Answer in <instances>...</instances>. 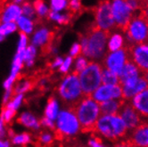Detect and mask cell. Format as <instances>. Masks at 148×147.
I'll use <instances>...</instances> for the list:
<instances>
[{"instance_id": "obj_1", "label": "cell", "mask_w": 148, "mask_h": 147, "mask_svg": "<svg viewBox=\"0 0 148 147\" xmlns=\"http://www.w3.org/2000/svg\"><path fill=\"white\" fill-rule=\"evenodd\" d=\"M109 32L100 30L96 27L80 38L81 53L88 60L102 64L108 54L107 40Z\"/></svg>"}, {"instance_id": "obj_2", "label": "cell", "mask_w": 148, "mask_h": 147, "mask_svg": "<svg viewBox=\"0 0 148 147\" xmlns=\"http://www.w3.org/2000/svg\"><path fill=\"white\" fill-rule=\"evenodd\" d=\"M147 14L148 11L144 8L137 10L123 30L126 42L129 44L127 47L148 42Z\"/></svg>"}, {"instance_id": "obj_3", "label": "cell", "mask_w": 148, "mask_h": 147, "mask_svg": "<svg viewBox=\"0 0 148 147\" xmlns=\"http://www.w3.org/2000/svg\"><path fill=\"white\" fill-rule=\"evenodd\" d=\"M82 131H94L99 117L100 105L91 96H84L73 108Z\"/></svg>"}, {"instance_id": "obj_4", "label": "cell", "mask_w": 148, "mask_h": 147, "mask_svg": "<svg viewBox=\"0 0 148 147\" xmlns=\"http://www.w3.org/2000/svg\"><path fill=\"white\" fill-rule=\"evenodd\" d=\"M94 131L103 137L110 140H118L128 134V129L119 115H101Z\"/></svg>"}, {"instance_id": "obj_5", "label": "cell", "mask_w": 148, "mask_h": 147, "mask_svg": "<svg viewBox=\"0 0 148 147\" xmlns=\"http://www.w3.org/2000/svg\"><path fill=\"white\" fill-rule=\"evenodd\" d=\"M58 93L62 100L69 105V108L76 106V104L85 96L82 93L77 73L72 72L62 80L58 88Z\"/></svg>"}, {"instance_id": "obj_6", "label": "cell", "mask_w": 148, "mask_h": 147, "mask_svg": "<svg viewBox=\"0 0 148 147\" xmlns=\"http://www.w3.org/2000/svg\"><path fill=\"white\" fill-rule=\"evenodd\" d=\"M102 70L101 64L90 62L88 67L79 74L80 87L85 96H90L102 85Z\"/></svg>"}, {"instance_id": "obj_7", "label": "cell", "mask_w": 148, "mask_h": 147, "mask_svg": "<svg viewBox=\"0 0 148 147\" xmlns=\"http://www.w3.org/2000/svg\"><path fill=\"white\" fill-rule=\"evenodd\" d=\"M57 132L62 135H74L80 129V124L73 108L64 109L59 112L56 119Z\"/></svg>"}, {"instance_id": "obj_8", "label": "cell", "mask_w": 148, "mask_h": 147, "mask_svg": "<svg viewBox=\"0 0 148 147\" xmlns=\"http://www.w3.org/2000/svg\"><path fill=\"white\" fill-rule=\"evenodd\" d=\"M111 8L116 28L123 31L136 11L132 8L129 1L124 0H113L111 2Z\"/></svg>"}, {"instance_id": "obj_9", "label": "cell", "mask_w": 148, "mask_h": 147, "mask_svg": "<svg viewBox=\"0 0 148 147\" xmlns=\"http://www.w3.org/2000/svg\"><path fill=\"white\" fill-rule=\"evenodd\" d=\"M95 22H96L95 27L105 32H110L116 28L112 14L111 2L104 1L97 6L95 11Z\"/></svg>"}, {"instance_id": "obj_10", "label": "cell", "mask_w": 148, "mask_h": 147, "mask_svg": "<svg viewBox=\"0 0 148 147\" xmlns=\"http://www.w3.org/2000/svg\"><path fill=\"white\" fill-rule=\"evenodd\" d=\"M130 60L129 48L125 47L121 50L108 53L104 57L102 65L103 68L109 70L117 76H120L124 66Z\"/></svg>"}, {"instance_id": "obj_11", "label": "cell", "mask_w": 148, "mask_h": 147, "mask_svg": "<svg viewBox=\"0 0 148 147\" xmlns=\"http://www.w3.org/2000/svg\"><path fill=\"white\" fill-rule=\"evenodd\" d=\"M118 115L123 120L129 133L136 129L140 124L145 121V120L140 116L139 113L130 104V101L124 100Z\"/></svg>"}, {"instance_id": "obj_12", "label": "cell", "mask_w": 148, "mask_h": 147, "mask_svg": "<svg viewBox=\"0 0 148 147\" xmlns=\"http://www.w3.org/2000/svg\"><path fill=\"white\" fill-rule=\"evenodd\" d=\"M90 96L99 104L110 100H121L122 88L121 84L120 85H103L102 84Z\"/></svg>"}, {"instance_id": "obj_13", "label": "cell", "mask_w": 148, "mask_h": 147, "mask_svg": "<svg viewBox=\"0 0 148 147\" xmlns=\"http://www.w3.org/2000/svg\"><path fill=\"white\" fill-rule=\"evenodd\" d=\"M129 48L130 60L137 66L142 73L148 71V42L134 45Z\"/></svg>"}, {"instance_id": "obj_14", "label": "cell", "mask_w": 148, "mask_h": 147, "mask_svg": "<svg viewBox=\"0 0 148 147\" xmlns=\"http://www.w3.org/2000/svg\"><path fill=\"white\" fill-rule=\"evenodd\" d=\"M142 76V71L137 68L133 62L129 60L119 76L120 83L121 86H129L136 82Z\"/></svg>"}, {"instance_id": "obj_15", "label": "cell", "mask_w": 148, "mask_h": 147, "mask_svg": "<svg viewBox=\"0 0 148 147\" xmlns=\"http://www.w3.org/2000/svg\"><path fill=\"white\" fill-rule=\"evenodd\" d=\"M133 147H148V122L144 121L130 132L128 141Z\"/></svg>"}, {"instance_id": "obj_16", "label": "cell", "mask_w": 148, "mask_h": 147, "mask_svg": "<svg viewBox=\"0 0 148 147\" xmlns=\"http://www.w3.org/2000/svg\"><path fill=\"white\" fill-rule=\"evenodd\" d=\"M126 38L122 30L115 28L113 30L110 31L108 34L107 40V50L108 53H112L125 48L126 45Z\"/></svg>"}, {"instance_id": "obj_17", "label": "cell", "mask_w": 148, "mask_h": 147, "mask_svg": "<svg viewBox=\"0 0 148 147\" xmlns=\"http://www.w3.org/2000/svg\"><path fill=\"white\" fill-rule=\"evenodd\" d=\"M130 103L143 119L148 120V88L134 96Z\"/></svg>"}, {"instance_id": "obj_18", "label": "cell", "mask_w": 148, "mask_h": 147, "mask_svg": "<svg viewBox=\"0 0 148 147\" xmlns=\"http://www.w3.org/2000/svg\"><path fill=\"white\" fill-rule=\"evenodd\" d=\"M122 88V99L125 101H130L134 96L138 94L148 88V84L142 76L136 82L129 86H121Z\"/></svg>"}, {"instance_id": "obj_19", "label": "cell", "mask_w": 148, "mask_h": 147, "mask_svg": "<svg viewBox=\"0 0 148 147\" xmlns=\"http://www.w3.org/2000/svg\"><path fill=\"white\" fill-rule=\"evenodd\" d=\"M23 11L22 7H20L16 4H9L5 6L2 13L1 20L4 23H14L22 16Z\"/></svg>"}, {"instance_id": "obj_20", "label": "cell", "mask_w": 148, "mask_h": 147, "mask_svg": "<svg viewBox=\"0 0 148 147\" xmlns=\"http://www.w3.org/2000/svg\"><path fill=\"white\" fill-rule=\"evenodd\" d=\"M52 40V33L46 28H41L36 31L33 36L32 43L37 46H45V48L49 47L50 41Z\"/></svg>"}, {"instance_id": "obj_21", "label": "cell", "mask_w": 148, "mask_h": 147, "mask_svg": "<svg viewBox=\"0 0 148 147\" xmlns=\"http://www.w3.org/2000/svg\"><path fill=\"white\" fill-rule=\"evenodd\" d=\"M124 100H110L100 103L101 115H117Z\"/></svg>"}, {"instance_id": "obj_22", "label": "cell", "mask_w": 148, "mask_h": 147, "mask_svg": "<svg viewBox=\"0 0 148 147\" xmlns=\"http://www.w3.org/2000/svg\"><path fill=\"white\" fill-rule=\"evenodd\" d=\"M18 122L27 128H30L33 129H38L40 127V123L38 121L37 118L30 112H23L21 114L18 119Z\"/></svg>"}, {"instance_id": "obj_23", "label": "cell", "mask_w": 148, "mask_h": 147, "mask_svg": "<svg viewBox=\"0 0 148 147\" xmlns=\"http://www.w3.org/2000/svg\"><path fill=\"white\" fill-rule=\"evenodd\" d=\"M59 112L60 111H59V104H58V102L56 101V98L51 97L48 100L46 110H45L46 118H47V119H49V120L54 121L56 119H57Z\"/></svg>"}, {"instance_id": "obj_24", "label": "cell", "mask_w": 148, "mask_h": 147, "mask_svg": "<svg viewBox=\"0 0 148 147\" xmlns=\"http://www.w3.org/2000/svg\"><path fill=\"white\" fill-rule=\"evenodd\" d=\"M102 84H103V85H120L121 83H120L119 76H117L113 72L103 67Z\"/></svg>"}, {"instance_id": "obj_25", "label": "cell", "mask_w": 148, "mask_h": 147, "mask_svg": "<svg viewBox=\"0 0 148 147\" xmlns=\"http://www.w3.org/2000/svg\"><path fill=\"white\" fill-rule=\"evenodd\" d=\"M17 26L23 31V33L29 34L32 32L34 24H33V22L29 18L24 15H22L17 20Z\"/></svg>"}, {"instance_id": "obj_26", "label": "cell", "mask_w": 148, "mask_h": 147, "mask_svg": "<svg viewBox=\"0 0 148 147\" xmlns=\"http://www.w3.org/2000/svg\"><path fill=\"white\" fill-rule=\"evenodd\" d=\"M37 54V49L34 46H29L24 52V62L28 67L32 66L34 64V58Z\"/></svg>"}, {"instance_id": "obj_27", "label": "cell", "mask_w": 148, "mask_h": 147, "mask_svg": "<svg viewBox=\"0 0 148 147\" xmlns=\"http://www.w3.org/2000/svg\"><path fill=\"white\" fill-rule=\"evenodd\" d=\"M32 85H33V82L31 80H29V79L21 81L20 83L17 84V86L15 87L13 93L15 94H23L24 92L29 90L31 88H32Z\"/></svg>"}, {"instance_id": "obj_28", "label": "cell", "mask_w": 148, "mask_h": 147, "mask_svg": "<svg viewBox=\"0 0 148 147\" xmlns=\"http://www.w3.org/2000/svg\"><path fill=\"white\" fill-rule=\"evenodd\" d=\"M48 17L53 21H56V22H57L60 24L68 23L70 19H71L69 14H60L58 12H53V11H51L49 13Z\"/></svg>"}, {"instance_id": "obj_29", "label": "cell", "mask_w": 148, "mask_h": 147, "mask_svg": "<svg viewBox=\"0 0 148 147\" xmlns=\"http://www.w3.org/2000/svg\"><path fill=\"white\" fill-rule=\"evenodd\" d=\"M88 64H89L88 60L85 56L84 55L78 56L76 59V62H75V70H74L73 72L77 73V74L79 75L81 71H83L88 67Z\"/></svg>"}, {"instance_id": "obj_30", "label": "cell", "mask_w": 148, "mask_h": 147, "mask_svg": "<svg viewBox=\"0 0 148 147\" xmlns=\"http://www.w3.org/2000/svg\"><path fill=\"white\" fill-rule=\"evenodd\" d=\"M17 29V24L14 23H6L0 25V36L5 37L11 34Z\"/></svg>"}, {"instance_id": "obj_31", "label": "cell", "mask_w": 148, "mask_h": 147, "mask_svg": "<svg viewBox=\"0 0 148 147\" xmlns=\"http://www.w3.org/2000/svg\"><path fill=\"white\" fill-rule=\"evenodd\" d=\"M68 1L66 0H52L51 10L53 12H60L68 7Z\"/></svg>"}, {"instance_id": "obj_32", "label": "cell", "mask_w": 148, "mask_h": 147, "mask_svg": "<svg viewBox=\"0 0 148 147\" xmlns=\"http://www.w3.org/2000/svg\"><path fill=\"white\" fill-rule=\"evenodd\" d=\"M34 9H35V11L37 12V14L41 17L46 16L49 13V9H48L47 5L42 1L34 2Z\"/></svg>"}, {"instance_id": "obj_33", "label": "cell", "mask_w": 148, "mask_h": 147, "mask_svg": "<svg viewBox=\"0 0 148 147\" xmlns=\"http://www.w3.org/2000/svg\"><path fill=\"white\" fill-rule=\"evenodd\" d=\"M30 141V136L29 134L24 133L22 135H17L13 137V144L16 145H23L29 143Z\"/></svg>"}, {"instance_id": "obj_34", "label": "cell", "mask_w": 148, "mask_h": 147, "mask_svg": "<svg viewBox=\"0 0 148 147\" xmlns=\"http://www.w3.org/2000/svg\"><path fill=\"white\" fill-rule=\"evenodd\" d=\"M23 94H17L15 97L13 98V100L11 102H9L5 107L8 108V109H11L13 111H16L20 105L22 104V102H23Z\"/></svg>"}, {"instance_id": "obj_35", "label": "cell", "mask_w": 148, "mask_h": 147, "mask_svg": "<svg viewBox=\"0 0 148 147\" xmlns=\"http://www.w3.org/2000/svg\"><path fill=\"white\" fill-rule=\"evenodd\" d=\"M22 11H23V14H24V16L29 18V19L32 18L35 15V13H36L34 7L31 5L29 3H24L23 5Z\"/></svg>"}, {"instance_id": "obj_36", "label": "cell", "mask_w": 148, "mask_h": 147, "mask_svg": "<svg viewBox=\"0 0 148 147\" xmlns=\"http://www.w3.org/2000/svg\"><path fill=\"white\" fill-rule=\"evenodd\" d=\"M15 114V111H13L11 109H8L6 107H5L3 109V112H2V115H1V119L4 120V122L5 123H8L11 121V120L14 118Z\"/></svg>"}, {"instance_id": "obj_37", "label": "cell", "mask_w": 148, "mask_h": 147, "mask_svg": "<svg viewBox=\"0 0 148 147\" xmlns=\"http://www.w3.org/2000/svg\"><path fill=\"white\" fill-rule=\"evenodd\" d=\"M27 36L24 33H21L20 34V39H19V43H18V48L16 52H24L27 48Z\"/></svg>"}, {"instance_id": "obj_38", "label": "cell", "mask_w": 148, "mask_h": 147, "mask_svg": "<svg viewBox=\"0 0 148 147\" xmlns=\"http://www.w3.org/2000/svg\"><path fill=\"white\" fill-rule=\"evenodd\" d=\"M72 64V57L71 56H67L64 60H63V62H62V64L61 65L60 67V71L62 73H66L69 71L71 66Z\"/></svg>"}, {"instance_id": "obj_39", "label": "cell", "mask_w": 148, "mask_h": 147, "mask_svg": "<svg viewBox=\"0 0 148 147\" xmlns=\"http://www.w3.org/2000/svg\"><path fill=\"white\" fill-rule=\"evenodd\" d=\"M81 53V46L79 43H74L71 46L70 50V56L71 57H77Z\"/></svg>"}, {"instance_id": "obj_40", "label": "cell", "mask_w": 148, "mask_h": 147, "mask_svg": "<svg viewBox=\"0 0 148 147\" xmlns=\"http://www.w3.org/2000/svg\"><path fill=\"white\" fill-rule=\"evenodd\" d=\"M68 7L70 8V10L71 12H78L79 10L81 8V2L78 1V0H72V1H70L68 4Z\"/></svg>"}, {"instance_id": "obj_41", "label": "cell", "mask_w": 148, "mask_h": 147, "mask_svg": "<svg viewBox=\"0 0 148 147\" xmlns=\"http://www.w3.org/2000/svg\"><path fill=\"white\" fill-rule=\"evenodd\" d=\"M53 140V136L49 133H43L39 136V141L44 144H49Z\"/></svg>"}, {"instance_id": "obj_42", "label": "cell", "mask_w": 148, "mask_h": 147, "mask_svg": "<svg viewBox=\"0 0 148 147\" xmlns=\"http://www.w3.org/2000/svg\"><path fill=\"white\" fill-rule=\"evenodd\" d=\"M88 145L89 147H106L97 138H90L88 140Z\"/></svg>"}, {"instance_id": "obj_43", "label": "cell", "mask_w": 148, "mask_h": 147, "mask_svg": "<svg viewBox=\"0 0 148 147\" xmlns=\"http://www.w3.org/2000/svg\"><path fill=\"white\" fill-rule=\"evenodd\" d=\"M41 124L43 126H46L47 128H50V129H54L55 128V124H54V121L47 119V118H44L41 120Z\"/></svg>"}, {"instance_id": "obj_44", "label": "cell", "mask_w": 148, "mask_h": 147, "mask_svg": "<svg viewBox=\"0 0 148 147\" xmlns=\"http://www.w3.org/2000/svg\"><path fill=\"white\" fill-rule=\"evenodd\" d=\"M63 62V59L62 57H57L52 64V68H56V67H61V65Z\"/></svg>"}, {"instance_id": "obj_45", "label": "cell", "mask_w": 148, "mask_h": 147, "mask_svg": "<svg viewBox=\"0 0 148 147\" xmlns=\"http://www.w3.org/2000/svg\"><path fill=\"white\" fill-rule=\"evenodd\" d=\"M5 127H4V120L0 118V138L5 135Z\"/></svg>"}, {"instance_id": "obj_46", "label": "cell", "mask_w": 148, "mask_h": 147, "mask_svg": "<svg viewBox=\"0 0 148 147\" xmlns=\"http://www.w3.org/2000/svg\"><path fill=\"white\" fill-rule=\"evenodd\" d=\"M115 147H133V146L129 142H127V143H121L116 145Z\"/></svg>"}, {"instance_id": "obj_47", "label": "cell", "mask_w": 148, "mask_h": 147, "mask_svg": "<svg viewBox=\"0 0 148 147\" xmlns=\"http://www.w3.org/2000/svg\"><path fill=\"white\" fill-rule=\"evenodd\" d=\"M0 147H9V142L0 140Z\"/></svg>"}, {"instance_id": "obj_48", "label": "cell", "mask_w": 148, "mask_h": 147, "mask_svg": "<svg viewBox=\"0 0 148 147\" xmlns=\"http://www.w3.org/2000/svg\"><path fill=\"white\" fill-rule=\"evenodd\" d=\"M143 77H144V79H145V81H146V82H147V84H148V71H147V72L143 73Z\"/></svg>"}, {"instance_id": "obj_49", "label": "cell", "mask_w": 148, "mask_h": 147, "mask_svg": "<svg viewBox=\"0 0 148 147\" xmlns=\"http://www.w3.org/2000/svg\"><path fill=\"white\" fill-rule=\"evenodd\" d=\"M145 3V5H142V7L144 6L145 7L144 9H145V10H147V11H148V1H146Z\"/></svg>"}, {"instance_id": "obj_50", "label": "cell", "mask_w": 148, "mask_h": 147, "mask_svg": "<svg viewBox=\"0 0 148 147\" xmlns=\"http://www.w3.org/2000/svg\"><path fill=\"white\" fill-rule=\"evenodd\" d=\"M4 39V37H2V36H0V42H1L2 40Z\"/></svg>"}, {"instance_id": "obj_51", "label": "cell", "mask_w": 148, "mask_h": 147, "mask_svg": "<svg viewBox=\"0 0 148 147\" xmlns=\"http://www.w3.org/2000/svg\"><path fill=\"white\" fill-rule=\"evenodd\" d=\"M147 20H148V14H147Z\"/></svg>"}]
</instances>
